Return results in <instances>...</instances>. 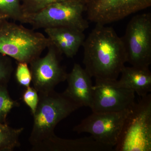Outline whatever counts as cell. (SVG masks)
<instances>
[{
  "mask_svg": "<svg viewBox=\"0 0 151 151\" xmlns=\"http://www.w3.org/2000/svg\"><path fill=\"white\" fill-rule=\"evenodd\" d=\"M120 80H115L116 85L132 89L141 97L151 91V73L149 67L124 66L121 71Z\"/></svg>",
  "mask_w": 151,
  "mask_h": 151,
  "instance_id": "cell-13",
  "label": "cell"
},
{
  "mask_svg": "<svg viewBox=\"0 0 151 151\" xmlns=\"http://www.w3.org/2000/svg\"><path fill=\"white\" fill-rule=\"evenodd\" d=\"M86 0L59 2L35 13L24 15L22 23L29 24L33 29L56 27L71 28L84 32L89 23L83 17Z\"/></svg>",
  "mask_w": 151,
  "mask_h": 151,
  "instance_id": "cell-5",
  "label": "cell"
},
{
  "mask_svg": "<svg viewBox=\"0 0 151 151\" xmlns=\"http://www.w3.org/2000/svg\"><path fill=\"white\" fill-rule=\"evenodd\" d=\"M48 37L8 20L0 24V53L17 62L30 63L51 45Z\"/></svg>",
  "mask_w": 151,
  "mask_h": 151,
  "instance_id": "cell-3",
  "label": "cell"
},
{
  "mask_svg": "<svg viewBox=\"0 0 151 151\" xmlns=\"http://www.w3.org/2000/svg\"><path fill=\"white\" fill-rule=\"evenodd\" d=\"M70 0H21L24 16L35 13L48 6L59 2Z\"/></svg>",
  "mask_w": 151,
  "mask_h": 151,
  "instance_id": "cell-18",
  "label": "cell"
},
{
  "mask_svg": "<svg viewBox=\"0 0 151 151\" xmlns=\"http://www.w3.org/2000/svg\"><path fill=\"white\" fill-rule=\"evenodd\" d=\"M47 49L45 56L39 57L29 63L32 82L38 93L54 90L58 84L67 78L68 73L60 64L61 54L51 44Z\"/></svg>",
  "mask_w": 151,
  "mask_h": 151,
  "instance_id": "cell-9",
  "label": "cell"
},
{
  "mask_svg": "<svg viewBox=\"0 0 151 151\" xmlns=\"http://www.w3.org/2000/svg\"><path fill=\"white\" fill-rule=\"evenodd\" d=\"M13 70L11 58L0 53V85H8Z\"/></svg>",
  "mask_w": 151,
  "mask_h": 151,
  "instance_id": "cell-19",
  "label": "cell"
},
{
  "mask_svg": "<svg viewBox=\"0 0 151 151\" xmlns=\"http://www.w3.org/2000/svg\"><path fill=\"white\" fill-rule=\"evenodd\" d=\"M24 129L13 128L7 123H0V151H12L19 147V137Z\"/></svg>",
  "mask_w": 151,
  "mask_h": 151,
  "instance_id": "cell-15",
  "label": "cell"
},
{
  "mask_svg": "<svg viewBox=\"0 0 151 151\" xmlns=\"http://www.w3.org/2000/svg\"><path fill=\"white\" fill-rule=\"evenodd\" d=\"M116 151H151V95L142 97L125 119Z\"/></svg>",
  "mask_w": 151,
  "mask_h": 151,
  "instance_id": "cell-4",
  "label": "cell"
},
{
  "mask_svg": "<svg viewBox=\"0 0 151 151\" xmlns=\"http://www.w3.org/2000/svg\"><path fill=\"white\" fill-rule=\"evenodd\" d=\"M96 24L82 45L84 69L95 79L115 81L127 62L124 43L113 28Z\"/></svg>",
  "mask_w": 151,
  "mask_h": 151,
  "instance_id": "cell-1",
  "label": "cell"
},
{
  "mask_svg": "<svg viewBox=\"0 0 151 151\" xmlns=\"http://www.w3.org/2000/svg\"><path fill=\"white\" fill-rule=\"evenodd\" d=\"M39 101L33 116V124L29 141L31 151H45L56 135L58 124L81 108L63 93L52 90L38 93Z\"/></svg>",
  "mask_w": 151,
  "mask_h": 151,
  "instance_id": "cell-2",
  "label": "cell"
},
{
  "mask_svg": "<svg viewBox=\"0 0 151 151\" xmlns=\"http://www.w3.org/2000/svg\"><path fill=\"white\" fill-rule=\"evenodd\" d=\"M8 19H9L6 17L0 14V24Z\"/></svg>",
  "mask_w": 151,
  "mask_h": 151,
  "instance_id": "cell-22",
  "label": "cell"
},
{
  "mask_svg": "<svg viewBox=\"0 0 151 151\" xmlns=\"http://www.w3.org/2000/svg\"><path fill=\"white\" fill-rule=\"evenodd\" d=\"M22 99L24 103L29 108L33 116L35 113L39 101L38 92L33 86H28L26 88L23 93Z\"/></svg>",
  "mask_w": 151,
  "mask_h": 151,
  "instance_id": "cell-21",
  "label": "cell"
},
{
  "mask_svg": "<svg viewBox=\"0 0 151 151\" xmlns=\"http://www.w3.org/2000/svg\"><path fill=\"white\" fill-rule=\"evenodd\" d=\"M20 106L17 100L11 98L7 85H0V123H6L7 117L12 109Z\"/></svg>",
  "mask_w": 151,
  "mask_h": 151,
  "instance_id": "cell-17",
  "label": "cell"
},
{
  "mask_svg": "<svg viewBox=\"0 0 151 151\" xmlns=\"http://www.w3.org/2000/svg\"><path fill=\"white\" fill-rule=\"evenodd\" d=\"M91 78L84 68L75 63L70 73H68V86L63 94L81 108H91L93 86Z\"/></svg>",
  "mask_w": 151,
  "mask_h": 151,
  "instance_id": "cell-11",
  "label": "cell"
},
{
  "mask_svg": "<svg viewBox=\"0 0 151 151\" xmlns=\"http://www.w3.org/2000/svg\"><path fill=\"white\" fill-rule=\"evenodd\" d=\"M151 0H86L87 19L105 25L150 7Z\"/></svg>",
  "mask_w": 151,
  "mask_h": 151,
  "instance_id": "cell-8",
  "label": "cell"
},
{
  "mask_svg": "<svg viewBox=\"0 0 151 151\" xmlns=\"http://www.w3.org/2000/svg\"><path fill=\"white\" fill-rule=\"evenodd\" d=\"M130 109L119 112H92L74 127L73 131L78 134L89 133L99 142L114 147Z\"/></svg>",
  "mask_w": 151,
  "mask_h": 151,
  "instance_id": "cell-7",
  "label": "cell"
},
{
  "mask_svg": "<svg viewBox=\"0 0 151 151\" xmlns=\"http://www.w3.org/2000/svg\"><path fill=\"white\" fill-rule=\"evenodd\" d=\"M0 14L22 23L24 14L21 0H0Z\"/></svg>",
  "mask_w": 151,
  "mask_h": 151,
  "instance_id": "cell-16",
  "label": "cell"
},
{
  "mask_svg": "<svg viewBox=\"0 0 151 151\" xmlns=\"http://www.w3.org/2000/svg\"><path fill=\"white\" fill-rule=\"evenodd\" d=\"M44 30L51 44L68 58L76 55L85 39L84 32L71 28H48Z\"/></svg>",
  "mask_w": 151,
  "mask_h": 151,
  "instance_id": "cell-12",
  "label": "cell"
},
{
  "mask_svg": "<svg viewBox=\"0 0 151 151\" xmlns=\"http://www.w3.org/2000/svg\"><path fill=\"white\" fill-rule=\"evenodd\" d=\"M15 71L17 82L21 86L25 88L30 86L32 81L31 72L27 63L17 62Z\"/></svg>",
  "mask_w": 151,
  "mask_h": 151,
  "instance_id": "cell-20",
  "label": "cell"
},
{
  "mask_svg": "<svg viewBox=\"0 0 151 151\" xmlns=\"http://www.w3.org/2000/svg\"><path fill=\"white\" fill-rule=\"evenodd\" d=\"M122 38L127 62L132 66L149 67L151 63V14L133 17Z\"/></svg>",
  "mask_w": 151,
  "mask_h": 151,
  "instance_id": "cell-6",
  "label": "cell"
},
{
  "mask_svg": "<svg viewBox=\"0 0 151 151\" xmlns=\"http://www.w3.org/2000/svg\"><path fill=\"white\" fill-rule=\"evenodd\" d=\"M115 81L95 79L90 108L92 112H119L134 105V91L117 86Z\"/></svg>",
  "mask_w": 151,
  "mask_h": 151,
  "instance_id": "cell-10",
  "label": "cell"
},
{
  "mask_svg": "<svg viewBox=\"0 0 151 151\" xmlns=\"http://www.w3.org/2000/svg\"><path fill=\"white\" fill-rule=\"evenodd\" d=\"M113 148L99 142L92 136L68 139L56 136L45 151H111Z\"/></svg>",
  "mask_w": 151,
  "mask_h": 151,
  "instance_id": "cell-14",
  "label": "cell"
}]
</instances>
